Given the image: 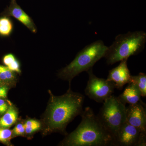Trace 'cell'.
<instances>
[{
    "label": "cell",
    "instance_id": "6da1fadb",
    "mask_svg": "<svg viewBox=\"0 0 146 146\" xmlns=\"http://www.w3.org/2000/svg\"><path fill=\"white\" fill-rule=\"evenodd\" d=\"M49 101L44 118V133L66 134L67 125L83 110L84 96L69 89L65 94L55 96L50 91Z\"/></svg>",
    "mask_w": 146,
    "mask_h": 146
},
{
    "label": "cell",
    "instance_id": "7a4b0ae2",
    "mask_svg": "<svg viewBox=\"0 0 146 146\" xmlns=\"http://www.w3.org/2000/svg\"><path fill=\"white\" fill-rule=\"evenodd\" d=\"M80 124L67 135L60 145L114 146L113 138L102 125L91 108L83 110Z\"/></svg>",
    "mask_w": 146,
    "mask_h": 146
},
{
    "label": "cell",
    "instance_id": "3957f363",
    "mask_svg": "<svg viewBox=\"0 0 146 146\" xmlns=\"http://www.w3.org/2000/svg\"><path fill=\"white\" fill-rule=\"evenodd\" d=\"M146 42V33L143 31L119 35L112 44L108 47L104 57L106 63L109 65H113L138 54L144 49Z\"/></svg>",
    "mask_w": 146,
    "mask_h": 146
},
{
    "label": "cell",
    "instance_id": "277c9868",
    "mask_svg": "<svg viewBox=\"0 0 146 146\" xmlns=\"http://www.w3.org/2000/svg\"><path fill=\"white\" fill-rule=\"evenodd\" d=\"M107 48L100 40L87 45L78 53L71 63L60 70L58 77L70 83L75 77L92 69L98 61L104 57Z\"/></svg>",
    "mask_w": 146,
    "mask_h": 146
},
{
    "label": "cell",
    "instance_id": "5b68a950",
    "mask_svg": "<svg viewBox=\"0 0 146 146\" xmlns=\"http://www.w3.org/2000/svg\"><path fill=\"white\" fill-rule=\"evenodd\" d=\"M103 103L97 117L114 141L120 128L126 121V107L117 97L113 95Z\"/></svg>",
    "mask_w": 146,
    "mask_h": 146
},
{
    "label": "cell",
    "instance_id": "8992f818",
    "mask_svg": "<svg viewBox=\"0 0 146 146\" xmlns=\"http://www.w3.org/2000/svg\"><path fill=\"white\" fill-rule=\"evenodd\" d=\"M87 72L89 80L84 91L85 94L97 102L103 103L114 93L115 84L107 79L97 77L93 73L92 69Z\"/></svg>",
    "mask_w": 146,
    "mask_h": 146
},
{
    "label": "cell",
    "instance_id": "52a82bcc",
    "mask_svg": "<svg viewBox=\"0 0 146 146\" xmlns=\"http://www.w3.org/2000/svg\"><path fill=\"white\" fill-rule=\"evenodd\" d=\"M142 101L126 108V121L135 127L140 132L146 133V111Z\"/></svg>",
    "mask_w": 146,
    "mask_h": 146
},
{
    "label": "cell",
    "instance_id": "ba28073f",
    "mask_svg": "<svg viewBox=\"0 0 146 146\" xmlns=\"http://www.w3.org/2000/svg\"><path fill=\"white\" fill-rule=\"evenodd\" d=\"M140 131L126 121L120 128L114 141V146H137Z\"/></svg>",
    "mask_w": 146,
    "mask_h": 146
},
{
    "label": "cell",
    "instance_id": "9c48e42d",
    "mask_svg": "<svg viewBox=\"0 0 146 146\" xmlns=\"http://www.w3.org/2000/svg\"><path fill=\"white\" fill-rule=\"evenodd\" d=\"M127 59L121 61L118 66L109 71L106 79L115 84V88L121 90L127 84L131 83V76L128 68Z\"/></svg>",
    "mask_w": 146,
    "mask_h": 146
},
{
    "label": "cell",
    "instance_id": "30bf717a",
    "mask_svg": "<svg viewBox=\"0 0 146 146\" xmlns=\"http://www.w3.org/2000/svg\"><path fill=\"white\" fill-rule=\"evenodd\" d=\"M8 13L9 16L16 18L33 33H36V27L31 18L18 5L16 0H11Z\"/></svg>",
    "mask_w": 146,
    "mask_h": 146
},
{
    "label": "cell",
    "instance_id": "8fae6325",
    "mask_svg": "<svg viewBox=\"0 0 146 146\" xmlns=\"http://www.w3.org/2000/svg\"><path fill=\"white\" fill-rule=\"evenodd\" d=\"M141 93L138 87L133 83L129 84L122 94L117 97L122 102L129 104H134L141 101Z\"/></svg>",
    "mask_w": 146,
    "mask_h": 146
},
{
    "label": "cell",
    "instance_id": "7c38bea8",
    "mask_svg": "<svg viewBox=\"0 0 146 146\" xmlns=\"http://www.w3.org/2000/svg\"><path fill=\"white\" fill-rule=\"evenodd\" d=\"M18 119L17 110L10 104L6 112L0 118V127L9 128L16 122Z\"/></svg>",
    "mask_w": 146,
    "mask_h": 146
},
{
    "label": "cell",
    "instance_id": "4fadbf2b",
    "mask_svg": "<svg viewBox=\"0 0 146 146\" xmlns=\"http://www.w3.org/2000/svg\"><path fill=\"white\" fill-rule=\"evenodd\" d=\"M131 83L135 84L141 93V97L146 96V74L141 72L137 76H131Z\"/></svg>",
    "mask_w": 146,
    "mask_h": 146
},
{
    "label": "cell",
    "instance_id": "5bb4252c",
    "mask_svg": "<svg viewBox=\"0 0 146 146\" xmlns=\"http://www.w3.org/2000/svg\"><path fill=\"white\" fill-rule=\"evenodd\" d=\"M0 79L3 82L11 83L16 80L14 72L11 71L6 66L0 65Z\"/></svg>",
    "mask_w": 146,
    "mask_h": 146
},
{
    "label": "cell",
    "instance_id": "9a60e30c",
    "mask_svg": "<svg viewBox=\"0 0 146 146\" xmlns=\"http://www.w3.org/2000/svg\"><path fill=\"white\" fill-rule=\"evenodd\" d=\"M13 29V24L10 19L7 17L0 18V35L9 36Z\"/></svg>",
    "mask_w": 146,
    "mask_h": 146
},
{
    "label": "cell",
    "instance_id": "2e32d148",
    "mask_svg": "<svg viewBox=\"0 0 146 146\" xmlns=\"http://www.w3.org/2000/svg\"><path fill=\"white\" fill-rule=\"evenodd\" d=\"M25 133L31 134L39 130L41 127V123L34 119H29L24 123Z\"/></svg>",
    "mask_w": 146,
    "mask_h": 146
},
{
    "label": "cell",
    "instance_id": "e0dca14e",
    "mask_svg": "<svg viewBox=\"0 0 146 146\" xmlns=\"http://www.w3.org/2000/svg\"><path fill=\"white\" fill-rule=\"evenodd\" d=\"M13 136L12 130L8 128L0 127V142L8 144Z\"/></svg>",
    "mask_w": 146,
    "mask_h": 146
},
{
    "label": "cell",
    "instance_id": "ac0fdd59",
    "mask_svg": "<svg viewBox=\"0 0 146 146\" xmlns=\"http://www.w3.org/2000/svg\"><path fill=\"white\" fill-rule=\"evenodd\" d=\"M13 136H19L24 135L25 133L24 124L19 123L16 125V126L13 129Z\"/></svg>",
    "mask_w": 146,
    "mask_h": 146
},
{
    "label": "cell",
    "instance_id": "d6986e66",
    "mask_svg": "<svg viewBox=\"0 0 146 146\" xmlns=\"http://www.w3.org/2000/svg\"><path fill=\"white\" fill-rule=\"evenodd\" d=\"M6 67L11 71H12L14 72H16L18 74H21V73L20 63L16 59L12 61L8 66H6Z\"/></svg>",
    "mask_w": 146,
    "mask_h": 146
},
{
    "label": "cell",
    "instance_id": "ffe728a7",
    "mask_svg": "<svg viewBox=\"0 0 146 146\" xmlns=\"http://www.w3.org/2000/svg\"><path fill=\"white\" fill-rule=\"evenodd\" d=\"M10 104L4 99H0V115H3L6 112Z\"/></svg>",
    "mask_w": 146,
    "mask_h": 146
},
{
    "label": "cell",
    "instance_id": "44dd1931",
    "mask_svg": "<svg viewBox=\"0 0 146 146\" xmlns=\"http://www.w3.org/2000/svg\"><path fill=\"white\" fill-rule=\"evenodd\" d=\"M8 87L5 84H0V99H5L7 97Z\"/></svg>",
    "mask_w": 146,
    "mask_h": 146
},
{
    "label": "cell",
    "instance_id": "7402d4cb",
    "mask_svg": "<svg viewBox=\"0 0 146 146\" xmlns=\"http://www.w3.org/2000/svg\"><path fill=\"white\" fill-rule=\"evenodd\" d=\"M16 59V58L13 54H9L5 56L3 58V62L6 66H7Z\"/></svg>",
    "mask_w": 146,
    "mask_h": 146
},
{
    "label": "cell",
    "instance_id": "603a6c76",
    "mask_svg": "<svg viewBox=\"0 0 146 146\" xmlns=\"http://www.w3.org/2000/svg\"><path fill=\"white\" fill-rule=\"evenodd\" d=\"M146 145V133L141 132L137 146H145Z\"/></svg>",
    "mask_w": 146,
    "mask_h": 146
},
{
    "label": "cell",
    "instance_id": "cb8c5ba5",
    "mask_svg": "<svg viewBox=\"0 0 146 146\" xmlns=\"http://www.w3.org/2000/svg\"><path fill=\"white\" fill-rule=\"evenodd\" d=\"M3 82L0 79V84H2Z\"/></svg>",
    "mask_w": 146,
    "mask_h": 146
}]
</instances>
